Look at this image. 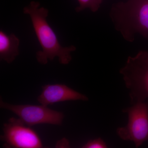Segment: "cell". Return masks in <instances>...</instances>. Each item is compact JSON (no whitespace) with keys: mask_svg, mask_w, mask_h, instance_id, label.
I'll return each mask as SVG.
<instances>
[{"mask_svg":"<svg viewBox=\"0 0 148 148\" xmlns=\"http://www.w3.org/2000/svg\"><path fill=\"white\" fill-rule=\"evenodd\" d=\"M42 91L37 101L41 105L48 106L56 103L67 101H88V97L73 90L66 85L46 84L42 87Z\"/></svg>","mask_w":148,"mask_h":148,"instance_id":"7","label":"cell"},{"mask_svg":"<svg viewBox=\"0 0 148 148\" xmlns=\"http://www.w3.org/2000/svg\"><path fill=\"white\" fill-rule=\"evenodd\" d=\"M19 39L13 34L0 31V59L10 64L19 54Z\"/></svg>","mask_w":148,"mask_h":148,"instance_id":"8","label":"cell"},{"mask_svg":"<svg viewBox=\"0 0 148 148\" xmlns=\"http://www.w3.org/2000/svg\"><path fill=\"white\" fill-rule=\"evenodd\" d=\"M79 6L76 8L77 12L88 8L92 12H96L99 10L103 0H77Z\"/></svg>","mask_w":148,"mask_h":148,"instance_id":"9","label":"cell"},{"mask_svg":"<svg viewBox=\"0 0 148 148\" xmlns=\"http://www.w3.org/2000/svg\"><path fill=\"white\" fill-rule=\"evenodd\" d=\"M120 73L129 92L131 104L148 102V51H140L135 56L128 57Z\"/></svg>","mask_w":148,"mask_h":148,"instance_id":"3","label":"cell"},{"mask_svg":"<svg viewBox=\"0 0 148 148\" xmlns=\"http://www.w3.org/2000/svg\"><path fill=\"white\" fill-rule=\"evenodd\" d=\"M82 148H107L108 146L106 142L99 138L90 140L82 146Z\"/></svg>","mask_w":148,"mask_h":148,"instance_id":"10","label":"cell"},{"mask_svg":"<svg viewBox=\"0 0 148 148\" xmlns=\"http://www.w3.org/2000/svg\"><path fill=\"white\" fill-rule=\"evenodd\" d=\"M110 16L125 40L132 42L139 34L148 39V0H128L112 8Z\"/></svg>","mask_w":148,"mask_h":148,"instance_id":"2","label":"cell"},{"mask_svg":"<svg viewBox=\"0 0 148 148\" xmlns=\"http://www.w3.org/2000/svg\"><path fill=\"white\" fill-rule=\"evenodd\" d=\"M1 140L8 148H41L43 147L41 139L31 127L20 119L10 118L3 127Z\"/></svg>","mask_w":148,"mask_h":148,"instance_id":"6","label":"cell"},{"mask_svg":"<svg viewBox=\"0 0 148 148\" xmlns=\"http://www.w3.org/2000/svg\"><path fill=\"white\" fill-rule=\"evenodd\" d=\"M123 112L128 114V123L118 128L117 134L121 140L133 142L135 147H139L148 141V102H137Z\"/></svg>","mask_w":148,"mask_h":148,"instance_id":"4","label":"cell"},{"mask_svg":"<svg viewBox=\"0 0 148 148\" xmlns=\"http://www.w3.org/2000/svg\"><path fill=\"white\" fill-rule=\"evenodd\" d=\"M0 107L12 112L30 127L43 124L61 125L64 118V114L62 112L42 105H12L4 102L1 98Z\"/></svg>","mask_w":148,"mask_h":148,"instance_id":"5","label":"cell"},{"mask_svg":"<svg viewBox=\"0 0 148 148\" xmlns=\"http://www.w3.org/2000/svg\"><path fill=\"white\" fill-rule=\"evenodd\" d=\"M40 4L32 1L24 8V13L29 14L33 28L42 50L37 52V61L45 65L48 60H53L58 57L60 64L67 65L72 60L71 53L76 50V47L71 46L64 47L60 45L57 36L47 21L48 10L44 7L40 8Z\"/></svg>","mask_w":148,"mask_h":148,"instance_id":"1","label":"cell"}]
</instances>
